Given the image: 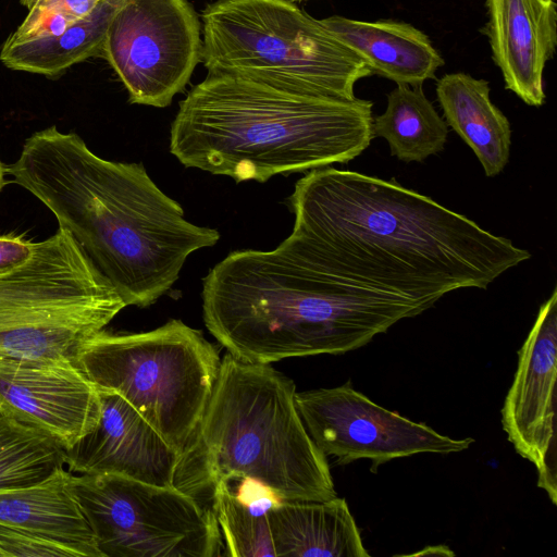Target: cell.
<instances>
[{
    "mask_svg": "<svg viewBox=\"0 0 557 557\" xmlns=\"http://www.w3.org/2000/svg\"><path fill=\"white\" fill-rule=\"evenodd\" d=\"M289 202L292 237L334 276L425 310L449 292L484 289L531 258L394 180L327 165L300 178Z\"/></svg>",
    "mask_w": 557,
    "mask_h": 557,
    "instance_id": "6da1fadb",
    "label": "cell"
},
{
    "mask_svg": "<svg viewBox=\"0 0 557 557\" xmlns=\"http://www.w3.org/2000/svg\"><path fill=\"white\" fill-rule=\"evenodd\" d=\"M7 173L53 213L127 306L156 302L194 251L220 239L187 221L143 164L104 160L55 126L27 138Z\"/></svg>",
    "mask_w": 557,
    "mask_h": 557,
    "instance_id": "7a4b0ae2",
    "label": "cell"
},
{
    "mask_svg": "<svg viewBox=\"0 0 557 557\" xmlns=\"http://www.w3.org/2000/svg\"><path fill=\"white\" fill-rule=\"evenodd\" d=\"M203 321L233 357L270 364L360 348L425 309L334 276L290 236L236 250L203 278Z\"/></svg>",
    "mask_w": 557,
    "mask_h": 557,
    "instance_id": "3957f363",
    "label": "cell"
},
{
    "mask_svg": "<svg viewBox=\"0 0 557 557\" xmlns=\"http://www.w3.org/2000/svg\"><path fill=\"white\" fill-rule=\"evenodd\" d=\"M372 107L208 71L180 103L170 151L186 168L265 182L357 158L374 138Z\"/></svg>",
    "mask_w": 557,
    "mask_h": 557,
    "instance_id": "277c9868",
    "label": "cell"
},
{
    "mask_svg": "<svg viewBox=\"0 0 557 557\" xmlns=\"http://www.w3.org/2000/svg\"><path fill=\"white\" fill-rule=\"evenodd\" d=\"M295 383L270 364L226 354L189 454L205 483L258 482L281 500L336 496L326 456L295 403Z\"/></svg>",
    "mask_w": 557,
    "mask_h": 557,
    "instance_id": "5b68a950",
    "label": "cell"
},
{
    "mask_svg": "<svg viewBox=\"0 0 557 557\" xmlns=\"http://www.w3.org/2000/svg\"><path fill=\"white\" fill-rule=\"evenodd\" d=\"M208 71L249 74L305 94L356 98L373 73L352 50L289 0H218L201 13Z\"/></svg>",
    "mask_w": 557,
    "mask_h": 557,
    "instance_id": "8992f818",
    "label": "cell"
},
{
    "mask_svg": "<svg viewBox=\"0 0 557 557\" xmlns=\"http://www.w3.org/2000/svg\"><path fill=\"white\" fill-rule=\"evenodd\" d=\"M75 363L98 389L129 403L178 454L194 451L221 364L199 331L181 320L135 334L102 330L81 346Z\"/></svg>",
    "mask_w": 557,
    "mask_h": 557,
    "instance_id": "52a82bcc",
    "label": "cell"
},
{
    "mask_svg": "<svg viewBox=\"0 0 557 557\" xmlns=\"http://www.w3.org/2000/svg\"><path fill=\"white\" fill-rule=\"evenodd\" d=\"M127 305L62 228L0 275V356L74 361Z\"/></svg>",
    "mask_w": 557,
    "mask_h": 557,
    "instance_id": "ba28073f",
    "label": "cell"
},
{
    "mask_svg": "<svg viewBox=\"0 0 557 557\" xmlns=\"http://www.w3.org/2000/svg\"><path fill=\"white\" fill-rule=\"evenodd\" d=\"M67 486L101 557L221 556L213 509L178 487L70 471Z\"/></svg>",
    "mask_w": 557,
    "mask_h": 557,
    "instance_id": "9c48e42d",
    "label": "cell"
},
{
    "mask_svg": "<svg viewBox=\"0 0 557 557\" xmlns=\"http://www.w3.org/2000/svg\"><path fill=\"white\" fill-rule=\"evenodd\" d=\"M200 26L188 0H122L101 57L125 86L131 103L171 104L201 61Z\"/></svg>",
    "mask_w": 557,
    "mask_h": 557,
    "instance_id": "30bf717a",
    "label": "cell"
},
{
    "mask_svg": "<svg viewBox=\"0 0 557 557\" xmlns=\"http://www.w3.org/2000/svg\"><path fill=\"white\" fill-rule=\"evenodd\" d=\"M295 403L309 435L325 456L339 465L369 459L373 472L395 458L459 453L474 442L451 438L387 410L357 392L350 382L296 392Z\"/></svg>",
    "mask_w": 557,
    "mask_h": 557,
    "instance_id": "8fae6325",
    "label": "cell"
},
{
    "mask_svg": "<svg viewBox=\"0 0 557 557\" xmlns=\"http://www.w3.org/2000/svg\"><path fill=\"white\" fill-rule=\"evenodd\" d=\"M518 357L517 371L502 409L503 429L516 451L535 466L537 486L556 505V287L540 307Z\"/></svg>",
    "mask_w": 557,
    "mask_h": 557,
    "instance_id": "7c38bea8",
    "label": "cell"
},
{
    "mask_svg": "<svg viewBox=\"0 0 557 557\" xmlns=\"http://www.w3.org/2000/svg\"><path fill=\"white\" fill-rule=\"evenodd\" d=\"M0 407L63 449L100 417L99 389L74 361L0 356Z\"/></svg>",
    "mask_w": 557,
    "mask_h": 557,
    "instance_id": "4fadbf2b",
    "label": "cell"
},
{
    "mask_svg": "<svg viewBox=\"0 0 557 557\" xmlns=\"http://www.w3.org/2000/svg\"><path fill=\"white\" fill-rule=\"evenodd\" d=\"M99 395L101 412L96 426L64 449L66 470L180 488L186 456L174 450L123 397L102 389Z\"/></svg>",
    "mask_w": 557,
    "mask_h": 557,
    "instance_id": "5bb4252c",
    "label": "cell"
},
{
    "mask_svg": "<svg viewBox=\"0 0 557 557\" xmlns=\"http://www.w3.org/2000/svg\"><path fill=\"white\" fill-rule=\"evenodd\" d=\"M485 35L505 88L523 102L545 101L543 72L557 45V11L553 0H486Z\"/></svg>",
    "mask_w": 557,
    "mask_h": 557,
    "instance_id": "9a60e30c",
    "label": "cell"
},
{
    "mask_svg": "<svg viewBox=\"0 0 557 557\" xmlns=\"http://www.w3.org/2000/svg\"><path fill=\"white\" fill-rule=\"evenodd\" d=\"M342 44L377 74L396 84L422 85L435 79L445 61L430 38L411 24L379 20L366 22L339 15L320 20Z\"/></svg>",
    "mask_w": 557,
    "mask_h": 557,
    "instance_id": "2e32d148",
    "label": "cell"
},
{
    "mask_svg": "<svg viewBox=\"0 0 557 557\" xmlns=\"http://www.w3.org/2000/svg\"><path fill=\"white\" fill-rule=\"evenodd\" d=\"M275 557H369L345 498L280 500L267 511Z\"/></svg>",
    "mask_w": 557,
    "mask_h": 557,
    "instance_id": "e0dca14e",
    "label": "cell"
},
{
    "mask_svg": "<svg viewBox=\"0 0 557 557\" xmlns=\"http://www.w3.org/2000/svg\"><path fill=\"white\" fill-rule=\"evenodd\" d=\"M64 469L40 484L0 490V525L53 541L75 557H101L91 529L67 486Z\"/></svg>",
    "mask_w": 557,
    "mask_h": 557,
    "instance_id": "ac0fdd59",
    "label": "cell"
},
{
    "mask_svg": "<svg viewBox=\"0 0 557 557\" xmlns=\"http://www.w3.org/2000/svg\"><path fill=\"white\" fill-rule=\"evenodd\" d=\"M488 82L462 72L436 82L437 101L445 122L472 149L487 177L498 175L510 154L511 127L491 101Z\"/></svg>",
    "mask_w": 557,
    "mask_h": 557,
    "instance_id": "d6986e66",
    "label": "cell"
},
{
    "mask_svg": "<svg viewBox=\"0 0 557 557\" xmlns=\"http://www.w3.org/2000/svg\"><path fill=\"white\" fill-rule=\"evenodd\" d=\"M121 2L101 0L88 15L71 23L58 37L4 42L0 61L11 70L53 77L76 63L101 57L109 24Z\"/></svg>",
    "mask_w": 557,
    "mask_h": 557,
    "instance_id": "ffe728a7",
    "label": "cell"
},
{
    "mask_svg": "<svg viewBox=\"0 0 557 557\" xmlns=\"http://www.w3.org/2000/svg\"><path fill=\"white\" fill-rule=\"evenodd\" d=\"M448 125L423 92L422 85L397 84L387 95L386 110L373 117V137H383L391 154L404 162H423L441 152Z\"/></svg>",
    "mask_w": 557,
    "mask_h": 557,
    "instance_id": "44dd1931",
    "label": "cell"
},
{
    "mask_svg": "<svg viewBox=\"0 0 557 557\" xmlns=\"http://www.w3.org/2000/svg\"><path fill=\"white\" fill-rule=\"evenodd\" d=\"M64 469L60 445L0 407V490L34 486Z\"/></svg>",
    "mask_w": 557,
    "mask_h": 557,
    "instance_id": "7402d4cb",
    "label": "cell"
},
{
    "mask_svg": "<svg viewBox=\"0 0 557 557\" xmlns=\"http://www.w3.org/2000/svg\"><path fill=\"white\" fill-rule=\"evenodd\" d=\"M212 502L226 555L275 557L267 511L278 502H245L230 488L227 482H218L212 486Z\"/></svg>",
    "mask_w": 557,
    "mask_h": 557,
    "instance_id": "603a6c76",
    "label": "cell"
},
{
    "mask_svg": "<svg viewBox=\"0 0 557 557\" xmlns=\"http://www.w3.org/2000/svg\"><path fill=\"white\" fill-rule=\"evenodd\" d=\"M3 557H75L69 548L38 534L0 525Z\"/></svg>",
    "mask_w": 557,
    "mask_h": 557,
    "instance_id": "cb8c5ba5",
    "label": "cell"
},
{
    "mask_svg": "<svg viewBox=\"0 0 557 557\" xmlns=\"http://www.w3.org/2000/svg\"><path fill=\"white\" fill-rule=\"evenodd\" d=\"M76 20L55 10L35 4L23 23L5 40L7 44L39 40L58 37Z\"/></svg>",
    "mask_w": 557,
    "mask_h": 557,
    "instance_id": "d4e9b609",
    "label": "cell"
},
{
    "mask_svg": "<svg viewBox=\"0 0 557 557\" xmlns=\"http://www.w3.org/2000/svg\"><path fill=\"white\" fill-rule=\"evenodd\" d=\"M36 243L18 236H0V275L25 264L34 255Z\"/></svg>",
    "mask_w": 557,
    "mask_h": 557,
    "instance_id": "484cf974",
    "label": "cell"
},
{
    "mask_svg": "<svg viewBox=\"0 0 557 557\" xmlns=\"http://www.w3.org/2000/svg\"><path fill=\"white\" fill-rule=\"evenodd\" d=\"M101 0H39L36 4L78 20L88 15Z\"/></svg>",
    "mask_w": 557,
    "mask_h": 557,
    "instance_id": "4316f807",
    "label": "cell"
},
{
    "mask_svg": "<svg viewBox=\"0 0 557 557\" xmlns=\"http://www.w3.org/2000/svg\"><path fill=\"white\" fill-rule=\"evenodd\" d=\"M5 173H7V166L0 160V191H1V189L3 188V186L5 184V180H4Z\"/></svg>",
    "mask_w": 557,
    "mask_h": 557,
    "instance_id": "83f0119b",
    "label": "cell"
},
{
    "mask_svg": "<svg viewBox=\"0 0 557 557\" xmlns=\"http://www.w3.org/2000/svg\"><path fill=\"white\" fill-rule=\"evenodd\" d=\"M39 0H21V3L30 10Z\"/></svg>",
    "mask_w": 557,
    "mask_h": 557,
    "instance_id": "f1b7e54d",
    "label": "cell"
},
{
    "mask_svg": "<svg viewBox=\"0 0 557 557\" xmlns=\"http://www.w3.org/2000/svg\"><path fill=\"white\" fill-rule=\"evenodd\" d=\"M289 1L294 2V1H302V0H289Z\"/></svg>",
    "mask_w": 557,
    "mask_h": 557,
    "instance_id": "f546056e",
    "label": "cell"
},
{
    "mask_svg": "<svg viewBox=\"0 0 557 557\" xmlns=\"http://www.w3.org/2000/svg\"><path fill=\"white\" fill-rule=\"evenodd\" d=\"M0 557H3L1 550H0Z\"/></svg>",
    "mask_w": 557,
    "mask_h": 557,
    "instance_id": "4dcf8cb0",
    "label": "cell"
}]
</instances>
